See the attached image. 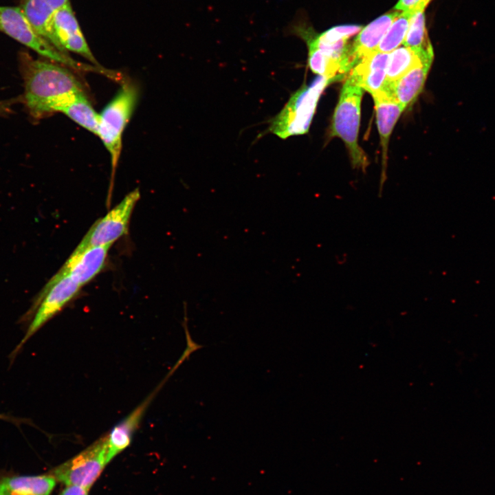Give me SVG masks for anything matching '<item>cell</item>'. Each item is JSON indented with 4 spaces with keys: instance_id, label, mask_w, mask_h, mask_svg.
I'll list each match as a JSON object with an SVG mask.
<instances>
[{
    "instance_id": "obj_15",
    "label": "cell",
    "mask_w": 495,
    "mask_h": 495,
    "mask_svg": "<svg viewBox=\"0 0 495 495\" xmlns=\"http://www.w3.org/2000/svg\"><path fill=\"white\" fill-rule=\"evenodd\" d=\"M430 65L421 63L415 66L397 80L387 82L383 92L406 109L422 91Z\"/></svg>"
},
{
    "instance_id": "obj_14",
    "label": "cell",
    "mask_w": 495,
    "mask_h": 495,
    "mask_svg": "<svg viewBox=\"0 0 495 495\" xmlns=\"http://www.w3.org/2000/svg\"><path fill=\"white\" fill-rule=\"evenodd\" d=\"M372 96L375 102L377 124L382 148V188L385 181L387 148L389 138L395 124L405 108L395 99L388 96L385 92L381 91Z\"/></svg>"
},
{
    "instance_id": "obj_3",
    "label": "cell",
    "mask_w": 495,
    "mask_h": 495,
    "mask_svg": "<svg viewBox=\"0 0 495 495\" xmlns=\"http://www.w3.org/2000/svg\"><path fill=\"white\" fill-rule=\"evenodd\" d=\"M363 89L348 76L342 86L331 125V136L341 138L349 152L352 165L365 169L367 158L358 142Z\"/></svg>"
},
{
    "instance_id": "obj_20",
    "label": "cell",
    "mask_w": 495,
    "mask_h": 495,
    "mask_svg": "<svg viewBox=\"0 0 495 495\" xmlns=\"http://www.w3.org/2000/svg\"><path fill=\"white\" fill-rule=\"evenodd\" d=\"M421 63H425L422 62L418 55L410 48L404 46L395 50L390 54L386 69V82H390L397 80Z\"/></svg>"
},
{
    "instance_id": "obj_12",
    "label": "cell",
    "mask_w": 495,
    "mask_h": 495,
    "mask_svg": "<svg viewBox=\"0 0 495 495\" xmlns=\"http://www.w3.org/2000/svg\"><path fill=\"white\" fill-rule=\"evenodd\" d=\"M401 12L395 9L388 12L361 30L351 44V56L354 67L362 58L376 51L382 38Z\"/></svg>"
},
{
    "instance_id": "obj_5",
    "label": "cell",
    "mask_w": 495,
    "mask_h": 495,
    "mask_svg": "<svg viewBox=\"0 0 495 495\" xmlns=\"http://www.w3.org/2000/svg\"><path fill=\"white\" fill-rule=\"evenodd\" d=\"M328 83L325 78L319 76L309 85H303L294 93L271 120L270 131L283 139L307 133L319 97Z\"/></svg>"
},
{
    "instance_id": "obj_8",
    "label": "cell",
    "mask_w": 495,
    "mask_h": 495,
    "mask_svg": "<svg viewBox=\"0 0 495 495\" xmlns=\"http://www.w3.org/2000/svg\"><path fill=\"white\" fill-rule=\"evenodd\" d=\"M140 198L139 188L128 193L118 205L92 225L74 252H80L91 246L111 245L125 235L128 232L133 210Z\"/></svg>"
},
{
    "instance_id": "obj_4",
    "label": "cell",
    "mask_w": 495,
    "mask_h": 495,
    "mask_svg": "<svg viewBox=\"0 0 495 495\" xmlns=\"http://www.w3.org/2000/svg\"><path fill=\"white\" fill-rule=\"evenodd\" d=\"M138 94L134 85H122L99 114L97 135L109 153L113 171L120 158L122 134L137 104Z\"/></svg>"
},
{
    "instance_id": "obj_11",
    "label": "cell",
    "mask_w": 495,
    "mask_h": 495,
    "mask_svg": "<svg viewBox=\"0 0 495 495\" xmlns=\"http://www.w3.org/2000/svg\"><path fill=\"white\" fill-rule=\"evenodd\" d=\"M390 54L375 52L362 58L350 73L355 82L371 95L383 91Z\"/></svg>"
},
{
    "instance_id": "obj_7",
    "label": "cell",
    "mask_w": 495,
    "mask_h": 495,
    "mask_svg": "<svg viewBox=\"0 0 495 495\" xmlns=\"http://www.w3.org/2000/svg\"><path fill=\"white\" fill-rule=\"evenodd\" d=\"M107 452L105 436L54 468L50 474L66 486H78L89 490L107 464Z\"/></svg>"
},
{
    "instance_id": "obj_19",
    "label": "cell",
    "mask_w": 495,
    "mask_h": 495,
    "mask_svg": "<svg viewBox=\"0 0 495 495\" xmlns=\"http://www.w3.org/2000/svg\"><path fill=\"white\" fill-rule=\"evenodd\" d=\"M60 112L80 126L97 135L99 114L94 109L86 94L69 102Z\"/></svg>"
},
{
    "instance_id": "obj_25",
    "label": "cell",
    "mask_w": 495,
    "mask_h": 495,
    "mask_svg": "<svg viewBox=\"0 0 495 495\" xmlns=\"http://www.w3.org/2000/svg\"><path fill=\"white\" fill-rule=\"evenodd\" d=\"M12 100H0V116H6L12 111Z\"/></svg>"
},
{
    "instance_id": "obj_16",
    "label": "cell",
    "mask_w": 495,
    "mask_h": 495,
    "mask_svg": "<svg viewBox=\"0 0 495 495\" xmlns=\"http://www.w3.org/2000/svg\"><path fill=\"white\" fill-rule=\"evenodd\" d=\"M56 483L51 474L6 477L0 479V495H50Z\"/></svg>"
},
{
    "instance_id": "obj_18",
    "label": "cell",
    "mask_w": 495,
    "mask_h": 495,
    "mask_svg": "<svg viewBox=\"0 0 495 495\" xmlns=\"http://www.w3.org/2000/svg\"><path fill=\"white\" fill-rule=\"evenodd\" d=\"M424 11L413 14L403 43L414 51L422 62L431 64L434 53L426 28Z\"/></svg>"
},
{
    "instance_id": "obj_17",
    "label": "cell",
    "mask_w": 495,
    "mask_h": 495,
    "mask_svg": "<svg viewBox=\"0 0 495 495\" xmlns=\"http://www.w3.org/2000/svg\"><path fill=\"white\" fill-rule=\"evenodd\" d=\"M69 2V0H20L19 8L35 30L49 42V26L52 16Z\"/></svg>"
},
{
    "instance_id": "obj_1",
    "label": "cell",
    "mask_w": 495,
    "mask_h": 495,
    "mask_svg": "<svg viewBox=\"0 0 495 495\" xmlns=\"http://www.w3.org/2000/svg\"><path fill=\"white\" fill-rule=\"evenodd\" d=\"M24 80L23 100L36 119L61 110L85 94L82 85L69 68L49 60L34 59L27 52L19 55Z\"/></svg>"
},
{
    "instance_id": "obj_24",
    "label": "cell",
    "mask_w": 495,
    "mask_h": 495,
    "mask_svg": "<svg viewBox=\"0 0 495 495\" xmlns=\"http://www.w3.org/2000/svg\"><path fill=\"white\" fill-rule=\"evenodd\" d=\"M88 491L78 486H66L59 495H88Z\"/></svg>"
},
{
    "instance_id": "obj_23",
    "label": "cell",
    "mask_w": 495,
    "mask_h": 495,
    "mask_svg": "<svg viewBox=\"0 0 495 495\" xmlns=\"http://www.w3.org/2000/svg\"><path fill=\"white\" fill-rule=\"evenodd\" d=\"M431 0H399L395 9L402 12L415 13L424 10Z\"/></svg>"
},
{
    "instance_id": "obj_10",
    "label": "cell",
    "mask_w": 495,
    "mask_h": 495,
    "mask_svg": "<svg viewBox=\"0 0 495 495\" xmlns=\"http://www.w3.org/2000/svg\"><path fill=\"white\" fill-rule=\"evenodd\" d=\"M110 247L91 246L80 252H73L56 274L68 275L82 287L102 270Z\"/></svg>"
},
{
    "instance_id": "obj_6",
    "label": "cell",
    "mask_w": 495,
    "mask_h": 495,
    "mask_svg": "<svg viewBox=\"0 0 495 495\" xmlns=\"http://www.w3.org/2000/svg\"><path fill=\"white\" fill-rule=\"evenodd\" d=\"M82 287L68 275L55 274L45 285L26 317L34 313L24 337L12 352L11 358L21 351L28 340L49 320L56 315L79 292Z\"/></svg>"
},
{
    "instance_id": "obj_21",
    "label": "cell",
    "mask_w": 495,
    "mask_h": 495,
    "mask_svg": "<svg viewBox=\"0 0 495 495\" xmlns=\"http://www.w3.org/2000/svg\"><path fill=\"white\" fill-rule=\"evenodd\" d=\"M413 14L402 12L390 26L375 52L390 54L396 50L404 42Z\"/></svg>"
},
{
    "instance_id": "obj_13",
    "label": "cell",
    "mask_w": 495,
    "mask_h": 495,
    "mask_svg": "<svg viewBox=\"0 0 495 495\" xmlns=\"http://www.w3.org/2000/svg\"><path fill=\"white\" fill-rule=\"evenodd\" d=\"M166 381V380H164L163 383ZM163 383L126 418L115 426L109 434L107 436V463L129 446L133 434L138 428L147 407L162 386Z\"/></svg>"
},
{
    "instance_id": "obj_2",
    "label": "cell",
    "mask_w": 495,
    "mask_h": 495,
    "mask_svg": "<svg viewBox=\"0 0 495 495\" xmlns=\"http://www.w3.org/2000/svg\"><path fill=\"white\" fill-rule=\"evenodd\" d=\"M0 31L34 50L47 60L80 71L109 73L102 67H94L71 58L55 48L41 36L25 17L19 6H0Z\"/></svg>"
},
{
    "instance_id": "obj_9",
    "label": "cell",
    "mask_w": 495,
    "mask_h": 495,
    "mask_svg": "<svg viewBox=\"0 0 495 495\" xmlns=\"http://www.w3.org/2000/svg\"><path fill=\"white\" fill-rule=\"evenodd\" d=\"M49 42L60 52L78 54L100 66L93 55L74 15L70 2L58 10L49 26Z\"/></svg>"
},
{
    "instance_id": "obj_22",
    "label": "cell",
    "mask_w": 495,
    "mask_h": 495,
    "mask_svg": "<svg viewBox=\"0 0 495 495\" xmlns=\"http://www.w3.org/2000/svg\"><path fill=\"white\" fill-rule=\"evenodd\" d=\"M362 27L355 25H347L333 27L320 34H314V39L322 43H332L341 39L349 38L351 36L360 32Z\"/></svg>"
}]
</instances>
